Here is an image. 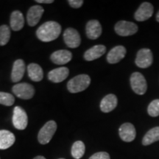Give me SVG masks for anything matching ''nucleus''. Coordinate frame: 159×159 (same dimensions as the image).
<instances>
[{"mask_svg": "<svg viewBox=\"0 0 159 159\" xmlns=\"http://www.w3.org/2000/svg\"><path fill=\"white\" fill-rule=\"evenodd\" d=\"M61 33V27L56 21H47L39 27L37 37L43 42H50L58 38Z\"/></svg>", "mask_w": 159, "mask_h": 159, "instance_id": "1", "label": "nucleus"}, {"mask_svg": "<svg viewBox=\"0 0 159 159\" xmlns=\"http://www.w3.org/2000/svg\"><path fill=\"white\" fill-rule=\"evenodd\" d=\"M91 83V78L87 75H80L73 77L67 83V89L71 93L81 92L89 86Z\"/></svg>", "mask_w": 159, "mask_h": 159, "instance_id": "2", "label": "nucleus"}, {"mask_svg": "<svg viewBox=\"0 0 159 159\" xmlns=\"http://www.w3.org/2000/svg\"><path fill=\"white\" fill-rule=\"evenodd\" d=\"M57 130V124L55 121L50 120L47 122L39 130L38 140L40 144H47L50 142Z\"/></svg>", "mask_w": 159, "mask_h": 159, "instance_id": "3", "label": "nucleus"}, {"mask_svg": "<svg viewBox=\"0 0 159 159\" xmlns=\"http://www.w3.org/2000/svg\"><path fill=\"white\" fill-rule=\"evenodd\" d=\"M130 85L133 91L139 95L144 94L148 89V85L145 77L139 72H134L131 75Z\"/></svg>", "mask_w": 159, "mask_h": 159, "instance_id": "4", "label": "nucleus"}, {"mask_svg": "<svg viewBox=\"0 0 159 159\" xmlns=\"http://www.w3.org/2000/svg\"><path fill=\"white\" fill-rule=\"evenodd\" d=\"M12 91L16 96L22 99H30L35 94L34 87L26 83L16 84L12 89Z\"/></svg>", "mask_w": 159, "mask_h": 159, "instance_id": "5", "label": "nucleus"}, {"mask_svg": "<svg viewBox=\"0 0 159 159\" xmlns=\"http://www.w3.org/2000/svg\"><path fill=\"white\" fill-rule=\"evenodd\" d=\"M116 33L120 36H130L138 31V26L134 22L128 21H119L114 27Z\"/></svg>", "mask_w": 159, "mask_h": 159, "instance_id": "6", "label": "nucleus"}, {"mask_svg": "<svg viewBox=\"0 0 159 159\" xmlns=\"http://www.w3.org/2000/svg\"><path fill=\"white\" fill-rule=\"evenodd\" d=\"M13 124L18 130H25L28 124V117L27 113L22 108L16 106L13 110Z\"/></svg>", "mask_w": 159, "mask_h": 159, "instance_id": "7", "label": "nucleus"}, {"mask_svg": "<svg viewBox=\"0 0 159 159\" xmlns=\"http://www.w3.org/2000/svg\"><path fill=\"white\" fill-rule=\"evenodd\" d=\"M152 61H153V57H152V53L150 49H142L137 52L135 62H136L137 66H139V68H148L152 65Z\"/></svg>", "mask_w": 159, "mask_h": 159, "instance_id": "8", "label": "nucleus"}, {"mask_svg": "<svg viewBox=\"0 0 159 159\" xmlns=\"http://www.w3.org/2000/svg\"><path fill=\"white\" fill-rule=\"evenodd\" d=\"M63 39L67 47L69 48H77L80 45L81 39L80 35L76 30L74 28L66 29L63 33Z\"/></svg>", "mask_w": 159, "mask_h": 159, "instance_id": "9", "label": "nucleus"}, {"mask_svg": "<svg viewBox=\"0 0 159 159\" xmlns=\"http://www.w3.org/2000/svg\"><path fill=\"white\" fill-rule=\"evenodd\" d=\"M119 134L121 139L125 142H133L136 138V128L131 123L126 122L122 125L119 128Z\"/></svg>", "mask_w": 159, "mask_h": 159, "instance_id": "10", "label": "nucleus"}, {"mask_svg": "<svg viewBox=\"0 0 159 159\" xmlns=\"http://www.w3.org/2000/svg\"><path fill=\"white\" fill-rule=\"evenodd\" d=\"M153 13V6L150 2H143L139 6L134 14V18L138 21H144L148 20Z\"/></svg>", "mask_w": 159, "mask_h": 159, "instance_id": "11", "label": "nucleus"}, {"mask_svg": "<svg viewBox=\"0 0 159 159\" xmlns=\"http://www.w3.org/2000/svg\"><path fill=\"white\" fill-rule=\"evenodd\" d=\"M44 9L40 5H34L29 9L27 14V24L30 27H34L41 19Z\"/></svg>", "mask_w": 159, "mask_h": 159, "instance_id": "12", "label": "nucleus"}, {"mask_svg": "<svg viewBox=\"0 0 159 159\" xmlns=\"http://www.w3.org/2000/svg\"><path fill=\"white\" fill-rule=\"evenodd\" d=\"M85 31L89 39L95 40L102 34V26L97 20H91L87 23Z\"/></svg>", "mask_w": 159, "mask_h": 159, "instance_id": "13", "label": "nucleus"}, {"mask_svg": "<svg viewBox=\"0 0 159 159\" xmlns=\"http://www.w3.org/2000/svg\"><path fill=\"white\" fill-rule=\"evenodd\" d=\"M127 50L123 46H116L108 52L107 55V61L109 63L114 64L119 63L124 58L126 55Z\"/></svg>", "mask_w": 159, "mask_h": 159, "instance_id": "14", "label": "nucleus"}, {"mask_svg": "<svg viewBox=\"0 0 159 159\" xmlns=\"http://www.w3.org/2000/svg\"><path fill=\"white\" fill-rule=\"evenodd\" d=\"M72 58V54L70 51L61 49L55 51L51 55V60L57 65H63L69 63Z\"/></svg>", "mask_w": 159, "mask_h": 159, "instance_id": "15", "label": "nucleus"}, {"mask_svg": "<svg viewBox=\"0 0 159 159\" xmlns=\"http://www.w3.org/2000/svg\"><path fill=\"white\" fill-rule=\"evenodd\" d=\"M26 69L25 63L23 60H16L13 63L11 72V80L13 83L19 82L25 75Z\"/></svg>", "mask_w": 159, "mask_h": 159, "instance_id": "16", "label": "nucleus"}, {"mask_svg": "<svg viewBox=\"0 0 159 159\" xmlns=\"http://www.w3.org/2000/svg\"><path fill=\"white\" fill-rule=\"evenodd\" d=\"M69 70L66 67H60L50 71L48 74V78L53 83H61L69 76Z\"/></svg>", "mask_w": 159, "mask_h": 159, "instance_id": "17", "label": "nucleus"}, {"mask_svg": "<svg viewBox=\"0 0 159 159\" xmlns=\"http://www.w3.org/2000/svg\"><path fill=\"white\" fill-rule=\"evenodd\" d=\"M117 97L114 94H108L102 99L100 102V109L102 112L109 113L114 110L117 106Z\"/></svg>", "mask_w": 159, "mask_h": 159, "instance_id": "18", "label": "nucleus"}, {"mask_svg": "<svg viewBox=\"0 0 159 159\" xmlns=\"http://www.w3.org/2000/svg\"><path fill=\"white\" fill-rule=\"evenodd\" d=\"M16 137L13 133L6 130H0V150H6L14 144Z\"/></svg>", "mask_w": 159, "mask_h": 159, "instance_id": "19", "label": "nucleus"}, {"mask_svg": "<svg viewBox=\"0 0 159 159\" xmlns=\"http://www.w3.org/2000/svg\"><path fill=\"white\" fill-rule=\"evenodd\" d=\"M106 52L104 45H96L88 49L84 54V58L87 61H92L102 56Z\"/></svg>", "mask_w": 159, "mask_h": 159, "instance_id": "20", "label": "nucleus"}, {"mask_svg": "<svg viewBox=\"0 0 159 159\" xmlns=\"http://www.w3.org/2000/svg\"><path fill=\"white\" fill-rule=\"evenodd\" d=\"M25 25L24 16L19 11H15L11 13V27L13 30L19 31Z\"/></svg>", "mask_w": 159, "mask_h": 159, "instance_id": "21", "label": "nucleus"}, {"mask_svg": "<svg viewBox=\"0 0 159 159\" xmlns=\"http://www.w3.org/2000/svg\"><path fill=\"white\" fill-rule=\"evenodd\" d=\"M27 72L32 80L39 82L42 80L43 77V71L41 66L37 63H30L27 66Z\"/></svg>", "mask_w": 159, "mask_h": 159, "instance_id": "22", "label": "nucleus"}, {"mask_svg": "<svg viewBox=\"0 0 159 159\" xmlns=\"http://www.w3.org/2000/svg\"><path fill=\"white\" fill-rule=\"evenodd\" d=\"M159 141V127L150 129L147 134L144 135L142 139V144L144 146L152 144V143L158 142Z\"/></svg>", "mask_w": 159, "mask_h": 159, "instance_id": "23", "label": "nucleus"}, {"mask_svg": "<svg viewBox=\"0 0 159 159\" xmlns=\"http://www.w3.org/2000/svg\"><path fill=\"white\" fill-rule=\"evenodd\" d=\"M85 151L84 143L82 141H77L71 147V153L72 157L75 159H80L83 156Z\"/></svg>", "mask_w": 159, "mask_h": 159, "instance_id": "24", "label": "nucleus"}, {"mask_svg": "<svg viewBox=\"0 0 159 159\" xmlns=\"http://www.w3.org/2000/svg\"><path fill=\"white\" fill-rule=\"evenodd\" d=\"M11 39V30L7 25L0 26V46H5Z\"/></svg>", "mask_w": 159, "mask_h": 159, "instance_id": "25", "label": "nucleus"}, {"mask_svg": "<svg viewBox=\"0 0 159 159\" xmlns=\"http://www.w3.org/2000/svg\"><path fill=\"white\" fill-rule=\"evenodd\" d=\"M15 102V98L11 94L0 91V104L11 106Z\"/></svg>", "mask_w": 159, "mask_h": 159, "instance_id": "26", "label": "nucleus"}, {"mask_svg": "<svg viewBox=\"0 0 159 159\" xmlns=\"http://www.w3.org/2000/svg\"><path fill=\"white\" fill-rule=\"evenodd\" d=\"M148 114L150 116L156 117L159 115V99L152 101L148 108Z\"/></svg>", "mask_w": 159, "mask_h": 159, "instance_id": "27", "label": "nucleus"}, {"mask_svg": "<svg viewBox=\"0 0 159 159\" xmlns=\"http://www.w3.org/2000/svg\"><path fill=\"white\" fill-rule=\"evenodd\" d=\"M89 159H111L110 155L106 152H99L92 155Z\"/></svg>", "mask_w": 159, "mask_h": 159, "instance_id": "28", "label": "nucleus"}, {"mask_svg": "<svg viewBox=\"0 0 159 159\" xmlns=\"http://www.w3.org/2000/svg\"><path fill=\"white\" fill-rule=\"evenodd\" d=\"M83 2H84L83 0H69L68 1L69 5L73 8H80L83 5Z\"/></svg>", "mask_w": 159, "mask_h": 159, "instance_id": "29", "label": "nucleus"}, {"mask_svg": "<svg viewBox=\"0 0 159 159\" xmlns=\"http://www.w3.org/2000/svg\"><path fill=\"white\" fill-rule=\"evenodd\" d=\"M35 2L38 3H43V4H51L54 2L53 0H36Z\"/></svg>", "mask_w": 159, "mask_h": 159, "instance_id": "30", "label": "nucleus"}, {"mask_svg": "<svg viewBox=\"0 0 159 159\" xmlns=\"http://www.w3.org/2000/svg\"><path fill=\"white\" fill-rule=\"evenodd\" d=\"M33 159H46V158H45V157H43V156H36V157H35V158H33Z\"/></svg>", "mask_w": 159, "mask_h": 159, "instance_id": "31", "label": "nucleus"}, {"mask_svg": "<svg viewBox=\"0 0 159 159\" xmlns=\"http://www.w3.org/2000/svg\"><path fill=\"white\" fill-rule=\"evenodd\" d=\"M156 20H157V21H158V22H159V11L156 15Z\"/></svg>", "mask_w": 159, "mask_h": 159, "instance_id": "32", "label": "nucleus"}, {"mask_svg": "<svg viewBox=\"0 0 159 159\" xmlns=\"http://www.w3.org/2000/svg\"><path fill=\"white\" fill-rule=\"evenodd\" d=\"M59 159H65V158H59Z\"/></svg>", "mask_w": 159, "mask_h": 159, "instance_id": "33", "label": "nucleus"}]
</instances>
